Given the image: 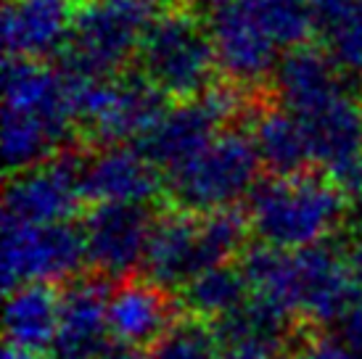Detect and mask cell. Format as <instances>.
<instances>
[{"label":"cell","mask_w":362,"mask_h":359,"mask_svg":"<svg viewBox=\"0 0 362 359\" xmlns=\"http://www.w3.org/2000/svg\"><path fill=\"white\" fill-rule=\"evenodd\" d=\"M159 167L135 146H111L85 159L82 188L85 199L95 204H148L164 193Z\"/></svg>","instance_id":"16"},{"label":"cell","mask_w":362,"mask_h":359,"mask_svg":"<svg viewBox=\"0 0 362 359\" xmlns=\"http://www.w3.org/2000/svg\"><path fill=\"white\" fill-rule=\"evenodd\" d=\"M217 66L230 85L249 88L275 77L278 69V45L264 32L246 0H225L206 11Z\"/></svg>","instance_id":"11"},{"label":"cell","mask_w":362,"mask_h":359,"mask_svg":"<svg viewBox=\"0 0 362 359\" xmlns=\"http://www.w3.org/2000/svg\"><path fill=\"white\" fill-rule=\"evenodd\" d=\"M217 69L206 19L182 6L156 13L138 50V74L167 98L191 100L211 88Z\"/></svg>","instance_id":"4"},{"label":"cell","mask_w":362,"mask_h":359,"mask_svg":"<svg viewBox=\"0 0 362 359\" xmlns=\"http://www.w3.org/2000/svg\"><path fill=\"white\" fill-rule=\"evenodd\" d=\"M259 153L243 130H222L193 159L167 172V196L172 206L191 214L233 209L249 199L259 182Z\"/></svg>","instance_id":"6"},{"label":"cell","mask_w":362,"mask_h":359,"mask_svg":"<svg viewBox=\"0 0 362 359\" xmlns=\"http://www.w3.org/2000/svg\"><path fill=\"white\" fill-rule=\"evenodd\" d=\"M153 19L156 0H80L59 71L66 80L119 77L124 64L138 59Z\"/></svg>","instance_id":"3"},{"label":"cell","mask_w":362,"mask_h":359,"mask_svg":"<svg viewBox=\"0 0 362 359\" xmlns=\"http://www.w3.org/2000/svg\"><path fill=\"white\" fill-rule=\"evenodd\" d=\"M344 77L346 74L322 48L299 45L281 56V64L272 77V90L283 109L304 119L346 95Z\"/></svg>","instance_id":"17"},{"label":"cell","mask_w":362,"mask_h":359,"mask_svg":"<svg viewBox=\"0 0 362 359\" xmlns=\"http://www.w3.org/2000/svg\"><path fill=\"white\" fill-rule=\"evenodd\" d=\"M74 6L66 0H8L3 11V45L8 59H59L71 32Z\"/></svg>","instance_id":"18"},{"label":"cell","mask_w":362,"mask_h":359,"mask_svg":"<svg viewBox=\"0 0 362 359\" xmlns=\"http://www.w3.org/2000/svg\"><path fill=\"white\" fill-rule=\"evenodd\" d=\"M252 140L259 153L262 167H267L275 177H293L307 172L312 164L307 132L299 117H293L283 106H262L254 114Z\"/></svg>","instance_id":"21"},{"label":"cell","mask_w":362,"mask_h":359,"mask_svg":"<svg viewBox=\"0 0 362 359\" xmlns=\"http://www.w3.org/2000/svg\"><path fill=\"white\" fill-rule=\"evenodd\" d=\"M3 111L40 127L61 151L71 130H77L71 119L66 80L45 61L6 59Z\"/></svg>","instance_id":"13"},{"label":"cell","mask_w":362,"mask_h":359,"mask_svg":"<svg viewBox=\"0 0 362 359\" xmlns=\"http://www.w3.org/2000/svg\"><path fill=\"white\" fill-rule=\"evenodd\" d=\"M175 307L170 293L151 280H127L111 290L109 333L111 341L153 349L175 328Z\"/></svg>","instance_id":"19"},{"label":"cell","mask_w":362,"mask_h":359,"mask_svg":"<svg viewBox=\"0 0 362 359\" xmlns=\"http://www.w3.org/2000/svg\"><path fill=\"white\" fill-rule=\"evenodd\" d=\"M360 100H362V88H360Z\"/></svg>","instance_id":"34"},{"label":"cell","mask_w":362,"mask_h":359,"mask_svg":"<svg viewBox=\"0 0 362 359\" xmlns=\"http://www.w3.org/2000/svg\"><path fill=\"white\" fill-rule=\"evenodd\" d=\"M101 359H148V357H146V351L138 349V346H127V343L111 341L109 349L101 354Z\"/></svg>","instance_id":"30"},{"label":"cell","mask_w":362,"mask_h":359,"mask_svg":"<svg viewBox=\"0 0 362 359\" xmlns=\"http://www.w3.org/2000/svg\"><path fill=\"white\" fill-rule=\"evenodd\" d=\"M315 35L344 74H362V0H315Z\"/></svg>","instance_id":"23"},{"label":"cell","mask_w":362,"mask_h":359,"mask_svg":"<svg viewBox=\"0 0 362 359\" xmlns=\"http://www.w3.org/2000/svg\"><path fill=\"white\" fill-rule=\"evenodd\" d=\"M246 6L278 48L307 45L315 32V0H246Z\"/></svg>","instance_id":"25"},{"label":"cell","mask_w":362,"mask_h":359,"mask_svg":"<svg viewBox=\"0 0 362 359\" xmlns=\"http://www.w3.org/2000/svg\"><path fill=\"white\" fill-rule=\"evenodd\" d=\"M336 328H339V336H336V339L344 343V349L349 351V357L362 359V301L336 325Z\"/></svg>","instance_id":"28"},{"label":"cell","mask_w":362,"mask_h":359,"mask_svg":"<svg viewBox=\"0 0 362 359\" xmlns=\"http://www.w3.org/2000/svg\"><path fill=\"white\" fill-rule=\"evenodd\" d=\"M291 314L259 296H249L235 312L211 322V328L220 339L222 349L233 346H264V349L281 351L291 341Z\"/></svg>","instance_id":"22"},{"label":"cell","mask_w":362,"mask_h":359,"mask_svg":"<svg viewBox=\"0 0 362 359\" xmlns=\"http://www.w3.org/2000/svg\"><path fill=\"white\" fill-rule=\"evenodd\" d=\"M222 359H278V351L264 346H233L222 351Z\"/></svg>","instance_id":"29"},{"label":"cell","mask_w":362,"mask_h":359,"mask_svg":"<svg viewBox=\"0 0 362 359\" xmlns=\"http://www.w3.org/2000/svg\"><path fill=\"white\" fill-rule=\"evenodd\" d=\"M156 3H170L172 8H175V6H180V0H156Z\"/></svg>","instance_id":"33"},{"label":"cell","mask_w":362,"mask_h":359,"mask_svg":"<svg viewBox=\"0 0 362 359\" xmlns=\"http://www.w3.org/2000/svg\"><path fill=\"white\" fill-rule=\"evenodd\" d=\"M153 217L143 204H95L82 220L88 264L101 278H127L143 267Z\"/></svg>","instance_id":"12"},{"label":"cell","mask_w":362,"mask_h":359,"mask_svg":"<svg viewBox=\"0 0 362 359\" xmlns=\"http://www.w3.org/2000/svg\"><path fill=\"white\" fill-rule=\"evenodd\" d=\"M349 211V196L322 172L259 180L246 199V220L259 243L304 251L333 238Z\"/></svg>","instance_id":"1"},{"label":"cell","mask_w":362,"mask_h":359,"mask_svg":"<svg viewBox=\"0 0 362 359\" xmlns=\"http://www.w3.org/2000/svg\"><path fill=\"white\" fill-rule=\"evenodd\" d=\"M61 314V293L48 283H32L6 293L3 330L8 346L27 351H51Z\"/></svg>","instance_id":"20"},{"label":"cell","mask_w":362,"mask_h":359,"mask_svg":"<svg viewBox=\"0 0 362 359\" xmlns=\"http://www.w3.org/2000/svg\"><path fill=\"white\" fill-rule=\"evenodd\" d=\"M88 261L85 235L71 222L24 225L3 220V288L6 293L32 283L74 280Z\"/></svg>","instance_id":"8"},{"label":"cell","mask_w":362,"mask_h":359,"mask_svg":"<svg viewBox=\"0 0 362 359\" xmlns=\"http://www.w3.org/2000/svg\"><path fill=\"white\" fill-rule=\"evenodd\" d=\"M222 351L211 322L185 317L148 351V359H222Z\"/></svg>","instance_id":"26"},{"label":"cell","mask_w":362,"mask_h":359,"mask_svg":"<svg viewBox=\"0 0 362 359\" xmlns=\"http://www.w3.org/2000/svg\"><path fill=\"white\" fill-rule=\"evenodd\" d=\"M362 301V290L336 240L293 251V314L310 325H339Z\"/></svg>","instance_id":"10"},{"label":"cell","mask_w":362,"mask_h":359,"mask_svg":"<svg viewBox=\"0 0 362 359\" xmlns=\"http://www.w3.org/2000/svg\"><path fill=\"white\" fill-rule=\"evenodd\" d=\"M85 156L64 148L48 161L11 175L3 193V220L24 225H61L77 217L85 188Z\"/></svg>","instance_id":"9"},{"label":"cell","mask_w":362,"mask_h":359,"mask_svg":"<svg viewBox=\"0 0 362 359\" xmlns=\"http://www.w3.org/2000/svg\"><path fill=\"white\" fill-rule=\"evenodd\" d=\"M3 359H51V354H42V351H27L16 349V346H6Z\"/></svg>","instance_id":"32"},{"label":"cell","mask_w":362,"mask_h":359,"mask_svg":"<svg viewBox=\"0 0 362 359\" xmlns=\"http://www.w3.org/2000/svg\"><path fill=\"white\" fill-rule=\"evenodd\" d=\"M312 164L352 199L362 196V106L346 93L302 119Z\"/></svg>","instance_id":"14"},{"label":"cell","mask_w":362,"mask_h":359,"mask_svg":"<svg viewBox=\"0 0 362 359\" xmlns=\"http://www.w3.org/2000/svg\"><path fill=\"white\" fill-rule=\"evenodd\" d=\"M246 109V95L238 85H211L191 100H177L161 114L135 148L159 170H177L180 164L202 153L222 127Z\"/></svg>","instance_id":"7"},{"label":"cell","mask_w":362,"mask_h":359,"mask_svg":"<svg viewBox=\"0 0 362 359\" xmlns=\"http://www.w3.org/2000/svg\"><path fill=\"white\" fill-rule=\"evenodd\" d=\"M249 220L238 209L191 214L172 209L153 222L151 240L143 259V275L153 286L180 290L196 275L211 267L230 264L243 254Z\"/></svg>","instance_id":"2"},{"label":"cell","mask_w":362,"mask_h":359,"mask_svg":"<svg viewBox=\"0 0 362 359\" xmlns=\"http://www.w3.org/2000/svg\"><path fill=\"white\" fill-rule=\"evenodd\" d=\"M66 90L74 127L98 148L127 143L135 146L170 109L167 95L143 74H119L109 80H66Z\"/></svg>","instance_id":"5"},{"label":"cell","mask_w":362,"mask_h":359,"mask_svg":"<svg viewBox=\"0 0 362 359\" xmlns=\"http://www.w3.org/2000/svg\"><path fill=\"white\" fill-rule=\"evenodd\" d=\"M177 293H180V307L191 317L217 322L246 304L252 296V288L238 264H220L196 275Z\"/></svg>","instance_id":"24"},{"label":"cell","mask_w":362,"mask_h":359,"mask_svg":"<svg viewBox=\"0 0 362 359\" xmlns=\"http://www.w3.org/2000/svg\"><path fill=\"white\" fill-rule=\"evenodd\" d=\"M288 359H352L349 351L344 349V343L336 336L325 333H307L291 346Z\"/></svg>","instance_id":"27"},{"label":"cell","mask_w":362,"mask_h":359,"mask_svg":"<svg viewBox=\"0 0 362 359\" xmlns=\"http://www.w3.org/2000/svg\"><path fill=\"white\" fill-rule=\"evenodd\" d=\"M349 267H352V275L362 290V225L357 228V233H354L352 249H349Z\"/></svg>","instance_id":"31"},{"label":"cell","mask_w":362,"mask_h":359,"mask_svg":"<svg viewBox=\"0 0 362 359\" xmlns=\"http://www.w3.org/2000/svg\"><path fill=\"white\" fill-rule=\"evenodd\" d=\"M109 299L106 278H74L61 290L59 330L51 359H101L109 349Z\"/></svg>","instance_id":"15"}]
</instances>
